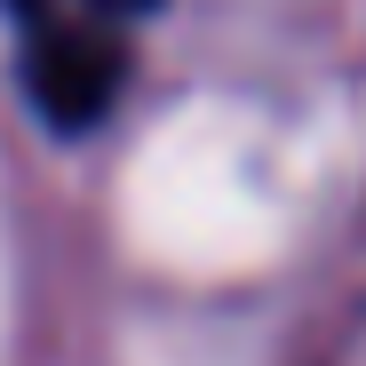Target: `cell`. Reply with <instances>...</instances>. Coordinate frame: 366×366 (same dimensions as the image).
Instances as JSON below:
<instances>
[{
	"mask_svg": "<svg viewBox=\"0 0 366 366\" xmlns=\"http://www.w3.org/2000/svg\"><path fill=\"white\" fill-rule=\"evenodd\" d=\"M119 80H128V48L88 24H48L24 56V88L56 128H96L119 96Z\"/></svg>",
	"mask_w": 366,
	"mask_h": 366,
	"instance_id": "1",
	"label": "cell"
},
{
	"mask_svg": "<svg viewBox=\"0 0 366 366\" xmlns=\"http://www.w3.org/2000/svg\"><path fill=\"white\" fill-rule=\"evenodd\" d=\"M104 9H152V0H104Z\"/></svg>",
	"mask_w": 366,
	"mask_h": 366,
	"instance_id": "2",
	"label": "cell"
}]
</instances>
